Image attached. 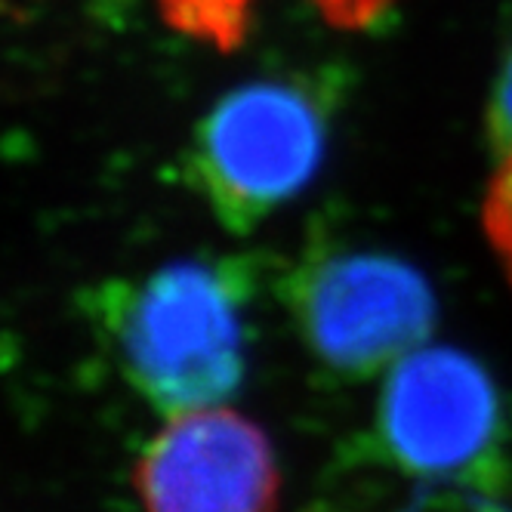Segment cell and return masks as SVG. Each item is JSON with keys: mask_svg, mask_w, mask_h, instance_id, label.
<instances>
[{"mask_svg": "<svg viewBox=\"0 0 512 512\" xmlns=\"http://www.w3.org/2000/svg\"><path fill=\"white\" fill-rule=\"evenodd\" d=\"M253 275L235 256H189L108 278L87 318L130 389L164 417L226 405L247 371Z\"/></svg>", "mask_w": 512, "mask_h": 512, "instance_id": "6da1fadb", "label": "cell"}, {"mask_svg": "<svg viewBox=\"0 0 512 512\" xmlns=\"http://www.w3.org/2000/svg\"><path fill=\"white\" fill-rule=\"evenodd\" d=\"M327 149V115L312 90L290 81L247 84L219 99L189 145V179L235 235L300 195Z\"/></svg>", "mask_w": 512, "mask_h": 512, "instance_id": "7a4b0ae2", "label": "cell"}, {"mask_svg": "<svg viewBox=\"0 0 512 512\" xmlns=\"http://www.w3.org/2000/svg\"><path fill=\"white\" fill-rule=\"evenodd\" d=\"M287 306L306 349L352 380L395 368L435 327L429 281L395 256L368 250H331L297 266Z\"/></svg>", "mask_w": 512, "mask_h": 512, "instance_id": "3957f363", "label": "cell"}, {"mask_svg": "<svg viewBox=\"0 0 512 512\" xmlns=\"http://www.w3.org/2000/svg\"><path fill=\"white\" fill-rule=\"evenodd\" d=\"M377 435L401 469L423 479H469L500 454L497 386L466 352L420 346L386 371Z\"/></svg>", "mask_w": 512, "mask_h": 512, "instance_id": "277c9868", "label": "cell"}, {"mask_svg": "<svg viewBox=\"0 0 512 512\" xmlns=\"http://www.w3.org/2000/svg\"><path fill=\"white\" fill-rule=\"evenodd\" d=\"M142 512H278L281 466L260 423L229 405L167 417L142 448Z\"/></svg>", "mask_w": 512, "mask_h": 512, "instance_id": "5b68a950", "label": "cell"}, {"mask_svg": "<svg viewBox=\"0 0 512 512\" xmlns=\"http://www.w3.org/2000/svg\"><path fill=\"white\" fill-rule=\"evenodd\" d=\"M256 0H158L167 25L219 53L244 44Z\"/></svg>", "mask_w": 512, "mask_h": 512, "instance_id": "8992f818", "label": "cell"}, {"mask_svg": "<svg viewBox=\"0 0 512 512\" xmlns=\"http://www.w3.org/2000/svg\"><path fill=\"white\" fill-rule=\"evenodd\" d=\"M482 229L512 287V155L500 158L482 201Z\"/></svg>", "mask_w": 512, "mask_h": 512, "instance_id": "52a82bcc", "label": "cell"}, {"mask_svg": "<svg viewBox=\"0 0 512 512\" xmlns=\"http://www.w3.org/2000/svg\"><path fill=\"white\" fill-rule=\"evenodd\" d=\"M488 133L500 158L512 155V44L503 56L500 75L488 105Z\"/></svg>", "mask_w": 512, "mask_h": 512, "instance_id": "ba28073f", "label": "cell"}, {"mask_svg": "<svg viewBox=\"0 0 512 512\" xmlns=\"http://www.w3.org/2000/svg\"><path fill=\"white\" fill-rule=\"evenodd\" d=\"M312 4L334 28L361 31L374 25L392 7V0H312Z\"/></svg>", "mask_w": 512, "mask_h": 512, "instance_id": "9c48e42d", "label": "cell"}]
</instances>
